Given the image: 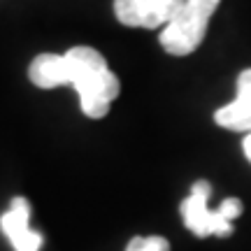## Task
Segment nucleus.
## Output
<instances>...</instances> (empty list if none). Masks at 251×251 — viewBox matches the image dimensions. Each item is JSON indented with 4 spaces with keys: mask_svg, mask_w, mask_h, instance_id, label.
<instances>
[{
    "mask_svg": "<svg viewBox=\"0 0 251 251\" xmlns=\"http://www.w3.org/2000/svg\"><path fill=\"white\" fill-rule=\"evenodd\" d=\"M72 70V86L79 93L81 112L89 119L107 117L112 100L119 98V77L109 70L105 56L93 47H72L65 51Z\"/></svg>",
    "mask_w": 251,
    "mask_h": 251,
    "instance_id": "obj_1",
    "label": "nucleus"
},
{
    "mask_svg": "<svg viewBox=\"0 0 251 251\" xmlns=\"http://www.w3.org/2000/svg\"><path fill=\"white\" fill-rule=\"evenodd\" d=\"M221 0H184L181 9L161 30L158 42L170 56H188L202 45Z\"/></svg>",
    "mask_w": 251,
    "mask_h": 251,
    "instance_id": "obj_2",
    "label": "nucleus"
},
{
    "mask_svg": "<svg viewBox=\"0 0 251 251\" xmlns=\"http://www.w3.org/2000/svg\"><path fill=\"white\" fill-rule=\"evenodd\" d=\"M209 196L212 186L207 181H196L191 186V196L181 202V216L184 226L198 237H228L233 233V221H228L219 209H209Z\"/></svg>",
    "mask_w": 251,
    "mask_h": 251,
    "instance_id": "obj_3",
    "label": "nucleus"
},
{
    "mask_svg": "<svg viewBox=\"0 0 251 251\" xmlns=\"http://www.w3.org/2000/svg\"><path fill=\"white\" fill-rule=\"evenodd\" d=\"M184 0H114V17L128 28H165Z\"/></svg>",
    "mask_w": 251,
    "mask_h": 251,
    "instance_id": "obj_4",
    "label": "nucleus"
},
{
    "mask_svg": "<svg viewBox=\"0 0 251 251\" xmlns=\"http://www.w3.org/2000/svg\"><path fill=\"white\" fill-rule=\"evenodd\" d=\"M30 202L26 198L17 196L9 202V209L0 216V228L7 235L14 251H40L42 249V235L30 228Z\"/></svg>",
    "mask_w": 251,
    "mask_h": 251,
    "instance_id": "obj_5",
    "label": "nucleus"
},
{
    "mask_svg": "<svg viewBox=\"0 0 251 251\" xmlns=\"http://www.w3.org/2000/svg\"><path fill=\"white\" fill-rule=\"evenodd\" d=\"M214 121L226 130L251 133V68L240 72L237 77V96L233 102L214 112Z\"/></svg>",
    "mask_w": 251,
    "mask_h": 251,
    "instance_id": "obj_6",
    "label": "nucleus"
},
{
    "mask_svg": "<svg viewBox=\"0 0 251 251\" xmlns=\"http://www.w3.org/2000/svg\"><path fill=\"white\" fill-rule=\"evenodd\" d=\"M28 79L37 89H56V86H72V70L65 54H40L33 58L28 68Z\"/></svg>",
    "mask_w": 251,
    "mask_h": 251,
    "instance_id": "obj_7",
    "label": "nucleus"
},
{
    "mask_svg": "<svg viewBox=\"0 0 251 251\" xmlns=\"http://www.w3.org/2000/svg\"><path fill=\"white\" fill-rule=\"evenodd\" d=\"M126 251H170V242L161 235H149V237H133Z\"/></svg>",
    "mask_w": 251,
    "mask_h": 251,
    "instance_id": "obj_8",
    "label": "nucleus"
},
{
    "mask_svg": "<svg viewBox=\"0 0 251 251\" xmlns=\"http://www.w3.org/2000/svg\"><path fill=\"white\" fill-rule=\"evenodd\" d=\"M216 209H219V212H221V214H224L228 221H235L237 216L242 214L244 207H242V200H237V198H226V200L219 207H216Z\"/></svg>",
    "mask_w": 251,
    "mask_h": 251,
    "instance_id": "obj_9",
    "label": "nucleus"
},
{
    "mask_svg": "<svg viewBox=\"0 0 251 251\" xmlns=\"http://www.w3.org/2000/svg\"><path fill=\"white\" fill-rule=\"evenodd\" d=\"M244 156H247V161L251 163V133H247V137H244Z\"/></svg>",
    "mask_w": 251,
    "mask_h": 251,
    "instance_id": "obj_10",
    "label": "nucleus"
}]
</instances>
